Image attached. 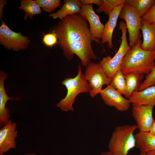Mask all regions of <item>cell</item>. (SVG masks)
Masks as SVG:
<instances>
[{
    "label": "cell",
    "mask_w": 155,
    "mask_h": 155,
    "mask_svg": "<svg viewBox=\"0 0 155 155\" xmlns=\"http://www.w3.org/2000/svg\"><path fill=\"white\" fill-rule=\"evenodd\" d=\"M52 32L56 36L63 54L67 60H71L75 54L82 65L87 67L91 59H97L92 42L100 43L92 35L86 20L80 14L66 16L53 27Z\"/></svg>",
    "instance_id": "obj_1"
},
{
    "label": "cell",
    "mask_w": 155,
    "mask_h": 155,
    "mask_svg": "<svg viewBox=\"0 0 155 155\" xmlns=\"http://www.w3.org/2000/svg\"><path fill=\"white\" fill-rule=\"evenodd\" d=\"M140 40L128 50L124 56L121 70L124 74L133 72L148 74L155 65V50L146 51L141 47Z\"/></svg>",
    "instance_id": "obj_2"
},
{
    "label": "cell",
    "mask_w": 155,
    "mask_h": 155,
    "mask_svg": "<svg viewBox=\"0 0 155 155\" xmlns=\"http://www.w3.org/2000/svg\"><path fill=\"white\" fill-rule=\"evenodd\" d=\"M78 74L73 78H69L62 81L67 90L65 97L62 98L56 106L62 111H73V107L76 96L82 93L89 92L91 88L84 75L82 73L81 65L79 64Z\"/></svg>",
    "instance_id": "obj_3"
},
{
    "label": "cell",
    "mask_w": 155,
    "mask_h": 155,
    "mask_svg": "<svg viewBox=\"0 0 155 155\" xmlns=\"http://www.w3.org/2000/svg\"><path fill=\"white\" fill-rule=\"evenodd\" d=\"M137 128L135 125L117 127L109 142V151L115 155H127L129 152L136 147L133 133Z\"/></svg>",
    "instance_id": "obj_4"
},
{
    "label": "cell",
    "mask_w": 155,
    "mask_h": 155,
    "mask_svg": "<svg viewBox=\"0 0 155 155\" xmlns=\"http://www.w3.org/2000/svg\"><path fill=\"white\" fill-rule=\"evenodd\" d=\"M119 28L121 30L122 36L121 44L118 51L113 57L107 56L103 58L99 63L107 77L111 80L116 73L121 69L122 60L127 52L131 48L127 41V28L125 22L121 21Z\"/></svg>",
    "instance_id": "obj_5"
},
{
    "label": "cell",
    "mask_w": 155,
    "mask_h": 155,
    "mask_svg": "<svg viewBox=\"0 0 155 155\" xmlns=\"http://www.w3.org/2000/svg\"><path fill=\"white\" fill-rule=\"evenodd\" d=\"M119 17L125 22L129 33V45L132 48L141 40L142 34L140 30L142 26V18L125 2L121 9Z\"/></svg>",
    "instance_id": "obj_6"
},
{
    "label": "cell",
    "mask_w": 155,
    "mask_h": 155,
    "mask_svg": "<svg viewBox=\"0 0 155 155\" xmlns=\"http://www.w3.org/2000/svg\"><path fill=\"white\" fill-rule=\"evenodd\" d=\"M86 67L84 75L91 88L90 96L94 98L100 94L103 86L110 84L112 80L107 77L99 63L90 62Z\"/></svg>",
    "instance_id": "obj_7"
},
{
    "label": "cell",
    "mask_w": 155,
    "mask_h": 155,
    "mask_svg": "<svg viewBox=\"0 0 155 155\" xmlns=\"http://www.w3.org/2000/svg\"><path fill=\"white\" fill-rule=\"evenodd\" d=\"M30 40L22 33L14 32L2 20L0 27V42L4 47L17 51L26 49Z\"/></svg>",
    "instance_id": "obj_8"
},
{
    "label": "cell",
    "mask_w": 155,
    "mask_h": 155,
    "mask_svg": "<svg viewBox=\"0 0 155 155\" xmlns=\"http://www.w3.org/2000/svg\"><path fill=\"white\" fill-rule=\"evenodd\" d=\"M153 107L148 105L133 106L132 116L140 132H149L155 121L152 115Z\"/></svg>",
    "instance_id": "obj_9"
},
{
    "label": "cell",
    "mask_w": 155,
    "mask_h": 155,
    "mask_svg": "<svg viewBox=\"0 0 155 155\" xmlns=\"http://www.w3.org/2000/svg\"><path fill=\"white\" fill-rule=\"evenodd\" d=\"M100 94L106 104L115 108L119 111H125L129 108V100L123 97L111 84L102 89Z\"/></svg>",
    "instance_id": "obj_10"
},
{
    "label": "cell",
    "mask_w": 155,
    "mask_h": 155,
    "mask_svg": "<svg viewBox=\"0 0 155 155\" xmlns=\"http://www.w3.org/2000/svg\"><path fill=\"white\" fill-rule=\"evenodd\" d=\"M16 124L11 120L0 130V155L16 147V139L18 136Z\"/></svg>",
    "instance_id": "obj_11"
},
{
    "label": "cell",
    "mask_w": 155,
    "mask_h": 155,
    "mask_svg": "<svg viewBox=\"0 0 155 155\" xmlns=\"http://www.w3.org/2000/svg\"><path fill=\"white\" fill-rule=\"evenodd\" d=\"M80 14L88 22L89 29L93 36L97 39H102L104 25L101 23L98 16L93 10L92 4H82Z\"/></svg>",
    "instance_id": "obj_12"
},
{
    "label": "cell",
    "mask_w": 155,
    "mask_h": 155,
    "mask_svg": "<svg viewBox=\"0 0 155 155\" xmlns=\"http://www.w3.org/2000/svg\"><path fill=\"white\" fill-rule=\"evenodd\" d=\"M8 77L7 73L1 70L0 72V125L4 126L11 120L9 109L5 106L7 101L15 99L9 97L6 94L4 87V82Z\"/></svg>",
    "instance_id": "obj_13"
},
{
    "label": "cell",
    "mask_w": 155,
    "mask_h": 155,
    "mask_svg": "<svg viewBox=\"0 0 155 155\" xmlns=\"http://www.w3.org/2000/svg\"><path fill=\"white\" fill-rule=\"evenodd\" d=\"M125 3L117 6L112 10L108 16V21L104 26L101 42L103 44L107 43L108 46L111 49L113 47L112 42L113 32L117 25L120 12Z\"/></svg>",
    "instance_id": "obj_14"
},
{
    "label": "cell",
    "mask_w": 155,
    "mask_h": 155,
    "mask_svg": "<svg viewBox=\"0 0 155 155\" xmlns=\"http://www.w3.org/2000/svg\"><path fill=\"white\" fill-rule=\"evenodd\" d=\"M133 106L140 105L155 106V85L141 91L133 92L129 99Z\"/></svg>",
    "instance_id": "obj_15"
},
{
    "label": "cell",
    "mask_w": 155,
    "mask_h": 155,
    "mask_svg": "<svg viewBox=\"0 0 155 155\" xmlns=\"http://www.w3.org/2000/svg\"><path fill=\"white\" fill-rule=\"evenodd\" d=\"M63 2L64 3L61 9L56 12L51 13L49 17L62 20L68 15L80 13L82 4L80 0H65Z\"/></svg>",
    "instance_id": "obj_16"
},
{
    "label": "cell",
    "mask_w": 155,
    "mask_h": 155,
    "mask_svg": "<svg viewBox=\"0 0 155 155\" xmlns=\"http://www.w3.org/2000/svg\"><path fill=\"white\" fill-rule=\"evenodd\" d=\"M142 31L143 41L141 47L146 51L155 50V25L148 23L142 19Z\"/></svg>",
    "instance_id": "obj_17"
},
{
    "label": "cell",
    "mask_w": 155,
    "mask_h": 155,
    "mask_svg": "<svg viewBox=\"0 0 155 155\" xmlns=\"http://www.w3.org/2000/svg\"><path fill=\"white\" fill-rule=\"evenodd\" d=\"M136 147L140 152L146 153L150 150H155V136L149 132H139L134 135Z\"/></svg>",
    "instance_id": "obj_18"
},
{
    "label": "cell",
    "mask_w": 155,
    "mask_h": 155,
    "mask_svg": "<svg viewBox=\"0 0 155 155\" xmlns=\"http://www.w3.org/2000/svg\"><path fill=\"white\" fill-rule=\"evenodd\" d=\"M124 76L126 87L125 96L126 98L129 99L133 92L138 90L144 75L142 73L133 72L125 74Z\"/></svg>",
    "instance_id": "obj_19"
},
{
    "label": "cell",
    "mask_w": 155,
    "mask_h": 155,
    "mask_svg": "<svg viewBox=\"0 0 155 155\" xmlns=\"http://www.w3.org/2000/svg\"><path fill=\"white\" fill-rule=\"evenodd\" d=\"M125 3L142 18L155 3V0H126Z\"/></svg>",
    "instance_id": "obj_20"
},
{
    "label": "cell",
    "mask_w": 155,
    "mask_h": 155,
    "mask_svg": "<svg viewBox=\"0 0 155 155\" xmlns=\"http://www.w3.org/2000/svg\"><path fill=\"white\" fill-rule=\"evenodd\" d=\"M20 9L23 10L25 12L24 19L26 21L29 17L32 20L33 16L41 13V9L35 1L32 0H22L21 1Z\"/></svg>",
    "instance_id": "obj_21"
},
{
    "label": "cell",
    "mask_w": 155,
    "mask_h": 155,
    "mask_svg": "<svg viewBox=\"0 0 155 155\" xmlns=\"http://www.w3.org/2000/svg\"><path fill=\"white\" fill-rule=\"evenodd\" d=\"M110 84L122 95H125L126 91V81L124 75L121 69L116 73L112 79Z\"/></svg>",
    "instance_id": "obj_22"
},
{
    "label": "cell",
    "mask_w": 155,
    "mask_h": 155,
    "mask_svg": "<svg viewBox=\"0 0 155 155\" xmlns=\"http://www.w3.org/2000/svg\"><path fill=\"white\" fill-rule=\"evenodd\" d=\"M126 0H103L101 5L96 9L97 13L104 12L109 16L112 10L117 6L124 3Z\"/></svg>",
    "instance_id": "obj_23"
},
{
    "label": "cell",
    "mask_w": 155,
    "mask_h": 155,
    "mask_svg": "<svg viewBox=\"0 0 155 155\" xmlns=\"http://www.w3.org/2000/svg\"><path fill=\"white\" fill-rule=\"evenodd\" d=\"M60 0H37L35 1L44 11L51 13L57 7H60Z\"/></svg>",
    "instance_id": "obj_24"
},
{
    "label": "cell",
    "mask_w": 155,
    "mask_h": 155,
    "mask_svg": "<svg viewBox=\"0 0 155 155\" xmlns=\"http://www.w3.org/2000/svg\"><path fill=\"white\" fill-rule=\"evenodd\" d=\"M146 79L141 84L138 91L142 90L149 86L155 85V65L151 72L147 74Z\"/></svg>",
    "instance_id": "obj_25"
},
{
    "label": "cell",
    "mask_w": 155,
    "mask_h": 155,
    "mask_svg": "<svg viewBox=\"0 0 155 155\" xmlns=\"http://www.w3.org/2000/svg\"><path fill=\"white\" fill-rule=\"evenodd\" d=\"M43 34L42 42L46 46L51 47L58 42L57 38L54 33L52 32Z\"/></svg>",
    "instance_id": "obj_26"
},
{
    "label": "cell",
    "mask_w": 155,
    "mask_h": 155,
    "mask_svg": "<svg viewBox=\"0 0 155 155\" xmlns=\"http://www.w3.org/2000/svg\"><path fill=\"white\" fill-rule=\"evenodd\" d=\"M142 18L146 22L155 25V3Z\"/></svg>",
    "instance_id": "obj_27"
},
{
    "label": "cell",
    "mask_w": 155,
    "mask_h": 155,
    "mask_svg": "<svg viewBox=\"0 0 155 155\" xmlns=\"http://www.w3.org/2000/svg\"><path fill=\"white\" fill-rule=\"evenodd\" d=\"M80 1L82 4H96L99 7L103 2V0H80Z\"/></svg>",
    "instance_id": "obj_28"
},
{
    "label": "cell",
    "mask_w": 155,
    "mask_h": 155,
    "mask_svg": "<svg viewBox=\"0 0 155 155\" xmlns=\"http://www.w3.org/2000/svg\"><path fill=\"white\" fill-rule=\"evenodd\" d=\"M7 0L0 1V19L2 20V17L3 16V9L5 5L6 4Z\"/></svg>",
    "instance_id": "obj_29"
},
{
    "label": "cell",
    "mask_w": 155,
    "mask_h": 155,
    "mask_svg": "<svg viewBox=\"0 0 155 155\" xmlns=\"http://www.w3.org/2000/svg\"><path fill=\"white\" fill-rule=\"evenodd\" d=\"M149 133L155 136V121Z\"/></svg>",
    "instance_id": "obj_30"
},
{
    "label": "cell",
    "mask_w": 155,
    "mask_h": 155,
    "mask_svg": "<svg viewBox=\"0 0 155 155\" xmlns=\"http://www.w3.org/2000/svg\"><path fill=\"white\" fill-rule=\"evenodd\" d=\"M100 155H115L109 150L107 151L104 152L102 153Z\"/></svg>",
    "instance_id": "obj_31"
},
{
    "label": "cell",
    "mask_w": 155,
    "mask_h": 155,
    "mask_svg": "<svg viewBox=\"0 0 155 155\" xmlns=\"http://www.w3.org/2000/svg\"><path fill=\"white\" fill-rule=\"evenodd\" d=\"M147 155H155V150H150L146 153Z\"/></svg>",
    "instance_id": "obj_32"
},
{
    "label": "cell",
    "mask_w": 155,
    "mask_h": 155,
    "mask_svg": "<svg viewBox=\"0 0 155 155\" xmlns=\"http://www.w3.org/2000/svg\"><path fill=\"white\" fill-rule=\"evenodd\" d=\"M139 155H147L146 153L140 152Z\"/></svg>",
    "instance_id": "obj_33"
},
{
    "label": "cell",
    "mask_w": 155,
    "mask_h": 155,
    "mask_svg": "<svg viewBox=\"0 0 155 155\" xmlns=\"http://www.w3.org/2000/svg\"><path fill=\"white\" fill-rule=\"evenodd\" d=\"M25 155H35V154H28Z\"/></svg>",
    "instance_id": "obj_34"
}]
</instances>
